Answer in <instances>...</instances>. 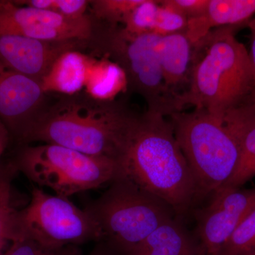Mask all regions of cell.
<instances>
[{
  "label": "cell",
  "instance_id": "cell-29",
  "mask_svg": "<svg viewBox=\"0 0 255 255\" xmlns=\"http://www.w3.org/2000/svg\"><path fill=\"white\" fill-rule=\"evenodd\" d=\"M89 255H114L112 252L107 248L105 243L98 242L93 251Z\"/></svg>",
  "mask_w": 255,
  "mask_h": 255
},
{
  "label": "cell",
  "instance_id": "cell-19",
  "mask_svg": "<svg viewBox=\"0 0 255 255\" xmlns=\"http://www.w3.org/2000/svg\"><path fill=\"white\" fill-rule=\"evenodd\" d=\"M217 255H255V207L238 226Z\"/></svg>",
  "mask_w": 255,
  "mask_h": 255
},
{
  "label": "cell",
  "instance_id": "cell-15",
  "mask_svg": "<svg viewBox=\"0 0 255 255\" xmlns=\"http://www.w3.org/2000/svg\"><path fill=\"white\" fill-rule=\"evenodd\" d=\"M194 242L175 218L156 228L128 255H195Z\"/></svg>",
  "mask_w": 255,
  "mask_h": 255
},
{
  "label": "cell",
  "instance_id": "cell-12",
  "mask_svg": "<svg viewBox=\"0 0 255 255\" xmlns=\"http://www.w3.org/2000/svg\"><path fill=\"white\" fill-rule=\"evenodd\" d=\"M87 48L88 41H43L0 33V63L41 82L62 55Z\"/></svg>",
  "mask_w": 255,
  "mask_h": 255
},
{
  "label": "cell",
  "instance_id": "cell-17",
  "mask_svg": "<svg viewBox=\"0 0 255 255\" xmlns=\"http://www.w3.org/2000/svg\"><path fill=\"white\" fill-rule=\"evenodd\" d=\"M222 122L239 145V167L255 155V104L251 102L231 111Z\"/></svg>",
  "mask_w": 255,
  "mask_h": 255
},
{
  "label": "cell",
  "instance_id": "cell-21",
  "mask_svg": "<svg viewBox=\"0 0 255 255\" xmlns=\"http://www.w3.org/2000/svg\"><path fill=\"white\" fill-rule=\"evenodd\" d=\"M16 4L52 11L65 18L86 16L90 1L87 0H14Z\"/></svg>",
  "mask_w": 255,
  "mask_h": 255
},
{
  "label": "cell",
  "instance_id": "cell-7",
  "mask_svg": "<svg viewBox=\"0 0 255 255\" xmlns=\"http://www.w3.org/2000/svg\"><path fill=\"white\" fill-rule=\"evenodd\" d=\"M9 165L35 184L68 198L102 187L120 176L117 161L93 157L55 144L18 145Z\"/></svg>",
  "mask_w": 255,
  "mask_h": 255
},
{
  "label": "cell",
  "instance_id": "cell-6",
  "mask_svg": "<svg viewBox=\"0 0 255 255\" xmlns=\"http://www.w3.org/2000/svg\"><path fill=\"white\" fill-rule=\"evenodd\" d=\"M169 117L199 195L214 194L225 187L238 169L241 153L237 140L222 121L201 110L176 112Z\"/></svg>",
  "mask_w": 255,
  "mask_h": 255
},
{
  "label": "cell",
  "instance_id": "cell-14",
  "mask_svg": "<svg viewBox=\"0 0 255 255\" xmlns=\"http://www.w3.org/2000/svg\"><path fill=\"white\" fill-rule=\"evenodd\" d=\"M255 15V0H209L202 16L188 20L186 33L193 43L215 28L248 24Z\"/></svg>",
  "mask_w": 255,
  "mask_h": 255
},
{
  "label": "cell",
  "instance_id": "cell-18",
  "mask_svg": "<svg viewBox=\"0 0 255 255\" xmlns=\"http://www.w3.org/2000/svg\"><path fill=\"white\" fill-rule=\"evenodd\" d=\"M142 0H95L90 1L94 21L112 26L123 24L127 16Z\"/></svg>",
  "mask_w": 255,
  "mask_h": 255
},
{
  "label": "cell",
  "instance_id": "cell-10",
  "mask_svg": "<svg viewBox=\"0 0 255 255\" xmlns=\"http://www.w3.org/2000/svg\"><path fill=\"white\" fill-rule=\"evenodd\" d=\"M46 95L41 82L0 63V120L18 145L46 107Z\"/></svg>",
  "mask_w": 255,
  "mask_h": 255
},
{
  "label": "cell",
  "instance_id": "cell-25",
  "mask_svg": "<svg viewBox=\"0 0 255 255\" xmlns=\"http://www.w3.org/2000/svg\"><path fill=\"white\" fill-rule=\"evenodd\" d=\"M187 20L202 16L206 12L209 0H166Z\"/></svg>",
  "mask_w": 255,
  "mask_h": 255
},
{
  "label": "cell",
  "instance_id": "cell-1",
  "mask_svg": "<svg viewBox=\"0 0 255 255\" xmlns=\"http://www.w3.org/2000/svg\"><path fill=\"white\" fill-rule=\"evenodd\" d=\"M136 117L119 101L81 91L62 95L42 110L21 145L43 142L118 161Z\"/></svg>",
  "mask_w": 255,
  "mask_h": 255
},
{
  "label": "cell",
  "instance_id": "cell-8",
  "mask_svg": "<svg viewBox=\"0 0 255 255\" xmlns=\"http://www.w3.org/2000/svg\"><path fill=\"white\" fill-rule=\"evenodd\" d=\"M8 239H29L50 247L79 246L100 242L98 225L85 209L68 198L50 195L41 189L31 191L24 209H13L8 225Z\"/></svg>",
  "mask_w": 255,
  "mask_h": 255
},
{
  "label": "cell",
  "instance_id": "cell-11",
  "mask_svg": "<svg viewBox=\"0 0 255 255\" xmlns=\"http://www.w3.org/2000/svg\"><path fill=\"white\" fill-rule=\"evenodd\" d=\"M255 207V187L222 188L199 214L198 237L203 250L217 255L238 226Z\"/></svg>",
  "mask_w": 255,
  "mask_h": 255
},
{
  "label": "cell",
  "instance_id": "cell-23",
  "mask_svg": "<svg viewBox=\"0 0 255 255\" xmlns=\"http://www.w3.org/2000/svg\"><path fill=\"white\" fill-rule=\"evenodd\" d=\"M4 255H82L77 246L50 247L29 239H17L10 242Z\"/></svg>",
  "mask_w": 255,
  "mask_h": 255
},
{
  "label": "cell",
  "instance_id": "cell-9",
  "mask_svg": "<svg viewBox=\"0 0 255 255\" xmlns=\"http://www.w3.org/2000/svg\"><path fill=\"white\" fill-rule=\"evenodd\" d=\"M94 23L90 14L69 18L52 11L0 0V33L43 41H89Z\"/></svg>",
  "mask_w": 255,
  "mask_h": 255
},
{
  "label": "cell",
  "instance_id": "cell-30",
  "mask_svg": "<svg viewBox=\"0 0 255 255\" xmlns=\"http://www.w3.org/2000/svg\"><path fill=\"white\" fill-rule=\"evenodd\" d=\"M1 178H2V174H1V173H0V182H1Z\"/></svg>",
  "mask_w": 255,
  "mask_h": 255
},
{
  "label": "cell",
  "instance_id": "cell-28",
  "mask_svg": "<svg viewBox=\"0 0 255 255\" xmlns=\"http://www.w3.org/2000/svg\"><path fill=\"white\" fill-rule=\"evenodd\" d=\"M10 140H11V136H10L9 132L3 122L0 120V173L3 169L1 158H2L5 150L9 145Z\"/></svg>",
  "mask_w": 255,
  "mask_h": 255
},
{
  "label": "cell",
  "instance_id": "cell-24",
  "mask_svg": "<svg viewBox=\"0 0 255 255\" xmlns=\"http://www.w3.org/2000/svg\"><path fill=\"white\" fill-rule=\"evenodd\" d=\"M188 20L166 0H159L155 27L152 33L159 36L186 32Z\"/></svg>",
  "mask_w": 255,
  "mask_h": 255
},
{
  "label": "cell",
  "instance_id": "cell-20",
  "mask_svg": "<svg viewBox=\"0 0 255 255\" xmlns=\"http://www.w3.org/2000/svg\"><path fill=\"white\" fill-rule=\"evenodd\" d=\"M158 6L159 1L157 0H142L126 18L122 28L132 35L152 33Z\"/></svg>",
  "mask_w": 255,
  "mask_h": 255
},
{
  "label": "cell",
  "instance_id": "cell-5",
  "mask_svg": "<svg viewBox=\"0 0 255 255\" xmlns=\"http://www.w3.org/2000/svg\"><path fill=\"white\" fill-rule=\"evenodd\" d=\"M93 21L88 48L113 60L124 72L129 90L145 100L147 112L165 117L175 113L161 69V36L153 33L130 34L119 26Z\"/></svg>",
  "mask_w": 255,
  "mask_h": 255
},
{
  "label": "cell",
  "instance_id": "cell-26",
  "mask_svg": "<svg viewBox=\"0 0 255 255\" xmlns=\"http://www.w3.org/2000/svg\"><path fill=\"white\" fill-rule=\"evenodd\" d=\"M254 177H255V155L238 167L231 179L223 188H241Z\"/></svg>",
  "mask_w": 255,
  "mask_h": 255
},
{
  "label": "cell",
  "instance_id": "cell-3",
  "mask_svg": "<svg viewBox=\"0 0 255 255\" xmlns=\"http://www.w3.org/2000/svg\"><path fill=\"white\" fill-rule=\"evenodd\" d=\"M238 28H216L194 43L190 80L174 100L176 112L192 107L222 121L228 112L253 102L254 74L248 50L235 36Z\"/></svg>",
  "mask_w": 255,
  "mask_h": 255
},
{
  "label": "cell",
  "instance_id": "cell-13",
  "mask_svg": "<svg viewBox=\"0 0 255 255\" xmlns=\"http://www.w3.org/2000/svg\"><path fill=\"white\" fill-rule=\"evenodd\" d=\"M159 56L164 85L174 101L189 85L194 63V43L186 32L161 36Z\"/></svg>",
  "mask_w": 255,
  "mask_h": 255
},
{
  "label": "cell",
  "instance_id": "cell-2",
  "mask_svg": "<svg viewBox=\"0 0 255 255\" xmlns=\"http://www.w3.org/2000/svg\"><path fill=\"white\" fill-rule=\"evenodd\" d=\"M121 176L182 214L199 196L194 176L173 126L164 116L137 115L118 161Z\"/></svg>",
  "mask_w": 255,
  "mask_h": 255
},
{
  "label": "cell",
  "instance_id": "cell-4",
  "mask_svg": "<svg viewBox=\"0 0 255 255\" xmlns=\"http://www.w3.org/2000/svg\"><path fill=\"white\" fill-rule=\"evenodd\" d=\"M85 210L98 225L100 242L114 255L130 254L175 214L167 203L121 175Z\"/></svg>",
  "mask_w": 255,
  "mask_h": 255
},
{
  "label": "cell",
  "instance_id": "cell-16",
  "mask_svg": "<svg viewBox=\"0 0 255 255\" xmlns=\"http://www.w3.org/2000/svg\"><path fill=\"white\" fill-rule=\"evenodd\" d=\"M87 63L79 51H68L55 61L41 81L45 93L71 95L80 92L86 80Z\"/></svg>",
  "mask_w": 255,
  "mask_h": 255
},
{
  "label": "cell",
  "instance_id": "cell-27",
  "mask_svg": "<svg viewBox=\"0 0 255 255\" xmlns=\"http://www.w3.org/2000/svg\"><path fill=\"white\" fill-rule=\"evenodd\" d=\"M247 25H248V27L250 28V31H251V48H250V50L248 51V54H249L253 74H254L255 90L254 92H253L252 101H253V103L255 104V15L251 18V21Z\"/></svg>",
  "mask_w": 255,
  "mask_h": 255
},
{
  "label": "cell",
  "instance_id": "cell-22",
  "mask_svg": "<svg viewBox=\"0 0 255 255\" xmlns=\"http://www.w3.org/2000/svg\"><path fill=\"white\" fill-rule=\"evenodd\" d=\"M15 172L9 166H3L2 178L0 182V255L7 250L8 225L13 208L11 206V182Z\"/></svg>",
  "mask_w": 255,
  "mask_h": 255
}]
</instances>
